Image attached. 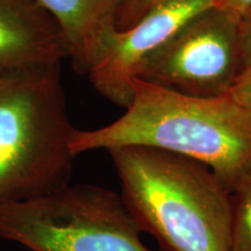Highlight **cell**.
Returning a JSON list of instances; mask_svg holds the SVG:
<instances>
[{"instance_id": "obj_1", "label": "cell", "mask_w": 251, "mask_h": 251, "mask_svg": "<svg viewBox=\"0 0 251 251\" xmlns=\"http://www.w3.org/2000/svg\"><path fill=\"white\" fill-rule=\"evenodd\" d=\"M131 90L130 105L114 122L92 130L75 128L72 153L151 147L208 165L231 192L251 168V115L227 97L188 96L139 78Z\"/></svg>"}, {"instance_id": "obj_2", "label": "cell", "mask_w": 251, "mask_h": 251, "mask_svg": "<svg viewBox=\"0 0 251 251\" xmlns=\"http://www.w3.org/2000/svg\"><path fill=\"white\" fill-rule=\"evenodd\" d=\"M120 196L163 251H230V191L203 163L165 150H109Z\"/></svg>"}, {"instance_id": "obj_3", "label": "cell", "mask_w": 251, "mask_h": 251, "mask_svg": "<svg viewBox=\"0 0 251 251\" xmlns=\"http://www.w3.org/2000/svg\"><path fill=\"white\" fill-rule=\"evenodd\" d=\"M74 129L61 65L0 75V205L70 184Z\"/></svg>"}, {"instance_id": "obj_4", "label": "cell", "mask_w": 251, "mask_h": 251, "mask_svg": "<svg viewBox=\"0 0 251 251\" xmlns=\"http://www.w3.org/2000/svg\"><path fill=\"white\" fill-rule=\"evenodd\" d=\"M141 233L120 194L98 185L0 205V237L31 251H151Z\"/></svg>"}, {"instance_id": "obj_5", "label": "cell", "mask_w": 251, "mask_h": 251, "mask_svg": "<svg viewBox=\"0 0 251 251\" xmlns=\"http://www.w3.org/2000/svg\"><path fill=\"white\" fill-rule=\"evenodd\" d=\"M241 74L238 18L216 6L190 20L136 77L201 98H221Z\"/></svg>"}, {"instance_id": "obj_6", "label": "cell", "mask_w": 251, "mask_h": 251, "mask_svg": "<svg viewBox=\"0 0 251 251\" xmlns=\"http://www.w3.org/2000/svg\"><path fill=\"white\" fill-rule=\"evenodd\" d=\"M214 0H161L136 23L113 34L87 76L103 98L127 108L131 83L148 59Z\"/></svg>"}, {"instance_id": "obj_7", "label": "cell", "mask_w": 251, "mask_h": 251, "mask_svg": "<svg viewBox=\"0 0 251 251\" xmlns=\"http://www.w3.org/2000/svg\"><path fill=\"white\" fill-rule=\"evenodd\" d=\"M63 31L37 0H0V75L61 65Z\"/></svg>"}, {"instance_id": "obj_8", "label": "cell", "mask_w": 251, "mask_h": 251, "mask_svg": "<svg viewBox=\"0 0 251 251\" xmlns=\"http://www.w3.org/2000/svg\"><path fill=\"white\" fill-rule=\"evenodd\" d=\"M61 27L68 57L78 74L87 75L117 31L121 0H37Z\"/></svg>"}, {"instance_id": "obj_9", "label": "cell", "mask_w": 251, "mask_h": 251, "mask_svg": "<svg viewBox=\"0 0 251 251\" xmlns=\"http://www.w3.org/2000/svg\"><path fill=\"white\" fill-rule=\"evenodd\" d=\"M230 251H251V168L230 192Z\"/></svg>"}, {"instance_id": "obj_10", "label": "cell", "mask_w": 251, "mask_h": 251, "mask_svg": "<svg viewBox=\"0 0 251 251\" xmlns=\"http://www.w3.org/2000/svg\"><path fill=\"white\" fill-rule=\"evenodd\" d=\"M161 0H121L117 13L118 30H124L136 23L152 6Z\"/></svg>"}, {"instance_id": "obj_11", "label": "cell", "mask_w": 251, "mask_h": 251, "mask_svg": "<svg viewBox=\"0 0 251 251\" xmlns=\"http://www.w3.org/2000/svg\"><path fill=\"white\" fill-rule=\"evenodd\" d=\"M225 97L251 115V69L238 75L233 86Z\"/></svg>"}, {"instance_id": "obj_12", "label": "cell", "mask_w": 251, "mask_h": 251, "mask_svg": "<svg viewBox=\"0 0 251 251\" xmlns=\"http://www.w3.org/2000/svg\"><path fill=\"white\" fill-rule=\"evenodd\" d=\"M238 49L241 72L251 69V11L238 19Z\"/></svg>"}, {"instance_id": "obj_13", "label": "cell", "mask_w": 251, "mask_h": 251, "mask_svg": "<svg viewBox=\"0 0 251 251\" xmlns=\"http://www.w3.org/2000/svg\"><path fill=\"white\" fill-rule=\"evenodd\" d=\"M214 6L240 19L247 12L251 11V0H214Z\"/></svg>"}]
</instances>
